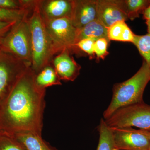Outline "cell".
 <instances>
[{"label": "cell", "instance_id": "obj_6", "mask_svg": "<svg viewBox=\"0 0 150 150\" xmlns=\"http://www.w3.org/2000/svg\"><path fill=\"white\" fill-rule=\"evenodd\" d=\"M31 65L0 51V101L5 100L20 77Z\"/></svg>", "mask_w": 150, "mask_h": 150}, {"label": "cell", "instance_id": "obj_19", "mask_svg": "<svg viewBox=\"0 0 150 150\" xmlns=\"http://www.w3.org/2000/svg\"><path fill=\"white\" fill-rule=\"evenodd\" d=\"M133 44L137 47L144 61L146 63L150 69V34L144 35L135 34Z\"/></svg>", "mask_w": 150, "mask_h": 150}, {"label": "cell", "instance_id": "obj_17", "mask_svg": "<svg viewBox=\"0 0 150 150\" xmlns=\"http://www.w3.org/2000/svg\"><path fill=\"white\" fill-rule=\"evenodd\" d=\"M99 139L97 150H113L115 149L111 130L103 118H101L98 127Z\"/></svg>", "mask_w": 150, "mask_h": 150}, {"label": "cell", "instance_id": "obj_24", "mask_svg": "<svg viewBox=\"0 0 150 150\" xmlns=\"http://www.w3.org/2000/svg\"><path fill=\"white\" fill-rule=\"evenodd\" d=\"M18 22L0 21V38L4 37Z\"/></svg>", "mask_w": 150, "mask_h": 150}, {"label": "cell", "instance_id": "obj_27", "mask_svg": "<svg viewBox=\"0 0 150 150\" xmlns=\"http://www.w3.org/2000/svg\"><path fill=\"white\" fill-rule=\"evenodd\" d=\"M120 150V149H114V150Z\"/></svg>", "mask_w": 150, "mask_h": 150}, {"label": "cell", "instance_id": "obj_20", "mask_svg": "<svg viewBox=\"0 0 150 150\" xmlns=\"http://www.w3.org/2000/svg\"><path fill=\"white\" fill-rule=\"evenodd\" d=\"M33 7L28 9L21 10H8L0 8V21H19L31 11Z\"/></svg>", "mask_w": 150, "mask_h": 150}, {"label": "cell", "instance_id": "obj_16", "mask_svg": "<svg viewBox=\"0 0 150 150\" xmlns=\"http://www.w3.org/2000/svg\"><path fill=\"white\" fill-rule=\"evenodd\" d=\"M135 35L125 21L117 22L108 28V36L110 40L133 43Z\"/></svg>", "mask_w": 150, "mask_h": 150}, {"label": "cell", "instance_id": "obj_21", "mask_svg": "<svg viewBox=\"0 0 150 150\" xmlns=\"http://www.w3.org/2000/svg\"><path fill=\"white\" fill-rule=\"evenodd\" d=\"M0 150H26L21 144L13 137H0Z\"/></svg>", "mask_w": 150, "mask_h": 150}, {"label": "cell", "instance_id": "obj_2", "mask_svg": "<svg viewBox=\"0 0 150 150\" xmlns=\"http://www.w3.org/2000/svg\"><path fill=\"white\" fill-rule=\"evenodd\" d=\"M28 19L31 35V68L36 74L51 63L54 56L62 51L56 46L48 33L38 0H35Z\"/></svg>", "mask_w": 150, "mask_h": 150}, {"label": "cell", "instance_id": "obj_8", "mask_svg": "<svg viewBox=\"0 0 150 150\" xmlns=\"http://www.w3.org/2000/svg\"><path fill=\"white\" fill-rule=\"evenodd\" d=\"M44 21L51 39L61 51L67 48L72 54L79 52V49L75 46L77 30L73 25L71 18Z\"/></svg>", "mask_w": 150, "mask_h": 150}, {"label": "cell", "instance_id": "obj_28", "mask_svg": "<svg viewBox=\"0 0 150 150\" xmlns=\"http://www.w3.org/2000/svg\"><path fill=\"white\" fill-rule=\"evenodd\" d=\"M149 134H150V130H149Z\"/></svg>", "mask_w": 150, "mask_h": 150}, {"label": "cell", "instance_id": "obj_4", "mask_svg": "<svg viewBox=\"0 0 150 150\" xmlns=\"http://www.w3.org/2000/svg\"><path fill=\"white\" fill-rule=\"evenodd\" d=\"M30 11L0 38V48L31 66V35L28 19Z\"/></svg>", "mask_w": 150, "mask_h": 150}, {"label": "cell", "instance_id": "obj_12", "mask_svg": "<svg viewBox=\"0 0 150 150\" xmlns=\"http://www.w3.org/2000/svg\"><path fill=\"white\" fill-rule=\"evenodd\" d=\"M96 19V1L74 0L71 20L77 29H80Z\"/></svg>", "mask_w": 150, "mask_h": 150}, {"label": "cell", "instance_id": "obj_15", "mask_svg": "<svg viewBox=\"0 0 150 150\" xmlns=\"http://www.w3.org/2000/svg\"><path fill=\"white\" fill-rule=\"evenodd\" d=\"M34 79L36 85L44 89L52 86L62 85L61 80L51 62L35 74Z\"/></svg>", "mask_w": 150, "mask_h": 150}, {"label": "cell", "instance_id": "obj_11", "mask_svg": "<svg viewBox=\"0 0 150 150\" xmlns=\"http://www.w3.org/2000/svg\"><path fill=\"white\" fill-rule=\"evenodd\" d=\"M38 4L45 20L71 18L74 0H38Z\"/></svg>", "mask_w": 150, "mask_h": 150}, {"label": "cell", "instance_id": "obj_10", "mask_svg": "<svg viewBox=\"0 0 150 150\" xmlns=\"http://www.w3.org/2000/svg\"><path fill=\"white\" fill-rule=\"evenodd\" d=\"M71 54L69 50L65 48L54 56L51 61L61 81H74L80 74L81 66Z\"/></svg>", "mask_w": 150, "mask_h": 150}, {"label": "cell", "instance_id": "obj_7", "mask_svg": "<svg viewBox=\"0 0 150 150\" xmlns=\"http://www.w3.org/2000/svg\"><path fill=\"white\" fill-rule=\"evenodd\" d=\"M115 149L150 150L149 130L131 127H110Z\"/></svg>", "mask_w": 150, "mask_h": 150}, {"label": "cell", "instance_id": "obj_25", "mask_svg": "<svg viewBox=\"0 0 150 150\" xmlns=\"http://www.w3.org/2000/svg\"><path fill=\"white\" fill-rule=\"evenodd\" d=\"M143 17L144 19L150 20V5L147 8L143 13Z\"/></svg>", "mask_w": 150, "mask_h": 150}, {"label": "cell", "instance_id": "obj_13", "mask_svg": "<svg viewBox=\"0 0 150 150\" xmlns=\"http://www.w3.org/2000/svg\"><path fill=\"white\" fill-rule=\"evenodd\" d=\"M77 30L76 44L84 39H91L96 41L100 38H105L110 41L108 36L107 28L98 19Z\"/></svg>", "mask_w": 150, "mask_h": 150}, {"label": "cell", "instance_id": "obj_22", "mask_svg": "<svg viewBox=\"0 0 150 150\" xmlns=\"http://www.w3.org/2000/svg\"><path fill=\"white\" fill-rule=\"evenodd\" d=\"M110 41L105 38H100L95 42L94 44V52L98 59L103 60L108 55V46Z\"/></svg>", "mask_w": 150, "mask_h": 150}, {"label": "cell", "instance_id": "obj_3", "mask_svg": "<svg viewBox=\"0 0 150 150\" xmlns=\"http://www.w3.org/2000/svg\"><path fill=\"white\" fill-rule=\"evenodd\" d=\"M149 81L150 69L144 61L139 69L132 77L113 86L112 99L103 112V119H107L121 107L144 102L143 95Z\"/></svg>", "mask_w": 150, "mask_h": 150}, {"label": "cell", "instance_id": "obj_18", "mask_svg": "<svg viewBox=\"0 0 150 150\" xmlns=\"http://www.w3.org/2000/svg\"><path fill=\"white\" fill-rule=\"evenodd\" d=\"M124 4L128 18L134 20L150 5V0H125Z\"/></svg>", "mask_w": 150, "mask_h": 150}, {"label": "cell", "instance_id": "obj_9", "mask_svg": "<svg viewBox=\"0 0 150 150\" xmlns=\"http://www.w3.org/2000/svg\"><path fill=\"white\" fill-rule=\"evenodd\" d=\"M97 18L108 28L117 22L129 19L124 1L97 0Z\"/></svg>", "mask_w": 150, "mask_h": 150}, {"label": "cell", "instance_id": "obj_14", "mask_svg": "<svg viewBox=\"0 0 150 150\" xmlns=\"http://www.w3.org/2000/svg\"><path fill=\"white\" fill-rule=\"evenodd\" d=\"M24 146L26 150H56L42 139L41 136L30 132H22L11 135Z\"/></svg>", "mask_w": 150, "mask_h": 150}, {"label": "cell", "instance_id": "obj_5", "mask_svg": "<svg viewBox=\"0 0 150 150\" xmlns=\"http://www.w3.org/2000/svg\"><path fill=\"white\" fill-rule=\"evenodd\" d=\"M104 120L109 127H136L150 130V105L143 102L121 107Z\"/></svg>", "mask_w": 150, "mask_h": 150}, {"label": "cell", "instance_id": "obj_1", "mask_svg": "<svg viewBox=\"0 0 150 150\" xmlns=\"http://www.w3.org/2000/svg\"><path fill=\"white\" fill-rule=\"evenodd\" d=\"M35 73L28 67L4 100L1 118L11 135L30 132L41 136L46 89L36 85Z\"/></svg>", "mask_w": 150, "mask_h": 150}, {"label": "cell", "instance_id": "obj_29", "mask_svg": "<svg viewBox=\"0 0 150 150\" xmlns=\"http://www.w3.org/2000/svg\"><path fill=\"white\" fill-rule=\"evenodd\" d=\"M1 48H0V51H1Z\"/></svg>", "mask_w": 150, "mask_h": 150}, {"label": "cell", "instance_id": "obj_26", "mask_svg": "<svg viewBox=\"0 0 150 150\" xmlns=\"http://www.w3.org/2000/svg\"><path fill=\"white\" fill-rule=\"evenodd\" d=\"M146 24L147 26V30L148 33L150 34V20L146 21Z\"/></svg>", "mask_w": 150, "mask_h": 150}, {"label": "cell", "instance_id": "obj_23", "mask_svg": "<svg viewBox=\"0 0 150 150\" xmlns=\"http://www.w3.org/2000/svg\"><path fill=\"white\" fill-rule=\"evenodd\" d=\"M95 41L91 39H84L80 40L75 46L78 49L83 51L89 56L90 58H93L95 54L94 52V44Z\"/></svg>", "mask_w": 150, "mask_h": 150}]
</instances>
